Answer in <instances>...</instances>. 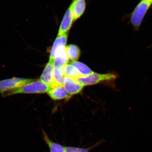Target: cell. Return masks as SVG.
I'll return each instance as SVG.
<instances>
[{"label":"cell","mask_w":152,"mask_h":152,"mask_svg":"<svg viewBox=\"0 0 152 152\" xmlns=\"http://www.w3.org/2000/svg\"><path fill=\"white\" fill-rule=\"evenodd\" d=\"M50 97L54 100L70 99L71 96L66 91L63 86H56L51 88L48 92Z\"/></svg>","instance_id":"10"},{"label":"cell","mask_w":152,"mask_h":152,"mask_svg":"<svg viewBox=\"0 0 152 152\" xmlns=\"http://www.w3.org/2000/svg\"><path fill=\"white\" fill-rule=\"evenodd\" d=\"M66 152H89V149L88 148H79L72 147H66Z\"/></svg>","instance_id":"17"},{"label":"cell","mask_w":152,"mask_h":152,"mask_svg":"<svg viewBox=\"0 0 152 152\" xmlns=\"http://www.w3.org/2000/svg\"><path fill=\"white\" fill-rule=\"evenodd\" d=\"M71 64L72 65L75 67L81 76L88 75L94 72H93L89 67L83 63L77 61H72Z\"/></svg>","instance_id":"15"},{"label":"cell","mask_w":152,"mask_h":152,"mask_svg":"<svg viewBox=\"0 0 152 152\" xmlns=\"http://www.w3.org/2000/svg\"><path fill=\"white\" fill-rule=\"evenodd\" d=\"M51 87L40 80H35L29 83L20 87L16 89L6 92L3 94V97H7L18 94H43L48 93Z\"/></svg>","instance_id":"1"},{"label":"cell","mask_w":152,"mask_h":152,"mask_svg":"<svg viewBox=\"0 0 152 152\" xmlns=\"http://www.w3.org/2000/svg\"><path fill=\"white\" fill-rule=\"evenodd\" d=\"M69 60V58L65 48L57 54L53 61L54 67L63 68L67 64Z\"/></svg>","instance_id":"12"},{"label":"cell","mask_w":152,"mask_h":152,"mask_svg":"<svg viewBox=\"0 0 152 152\" xmlns=\"http://www.w3.org/2000/svg\"><path fill=\"white\" fill-rule=\"evenodd\" d=\"M152 5V0H141L131 13L130 21L135 31H139L143 20Z\"/></svg>","instance_id":"2"},{"label":"cell","mask_w":152,"mask_h":152,"mask_svg":"<svg viewBox=\"0 0 152 152\" xmlns=\"http://www.w3.org/2000/svg\"><path fill=\"white\" fill-rule=\"evenodd\" d=\"M42 131L43 138L48 147L50 152H66L65 147L52 141L46 133Z\"/></svg>","instance_id":"11"},{"label":"cell","mask_w":152,"mask_h":152,"mask_svg":"<svg viewBox=\"0 0 152 152\" xmlns=\"http://www.w3.org/2000/svg\"><path fill=\"white\" fill-rule=\"evenodd\" d=\"M63 86L71 96L80 93L84 87L75 79L66 77H65Z\"/></svg>","instance_id":"8"},{"label":"cell","mask_w":152,"mask_h":152,"mask_svg":"<svg viewBox=\"0 0 152 152\" xmlns=\"http://www.w3.org/2000/svg\"><path fill=\"white\" fill-rule=\"evenodd\" d=\"M68 37V34L57 36L52 47L49 61H53L59 52L65 48Z\"/></svg>","instance_id":"6"},{"label":"cell","mask_w":152,"mask_h":152,"mask_svg":"<svg viewBox=\"0 0 152 152\" xmlns=\"http://www.w3.org/2000/svg\"><path fill=\"white\" fill-rule=\"evenodd\" d=\"M87 3L86 0H72L69 5L75 22L83 17L86 10Z\"/></svg>","instance_id":"7"},{"label":"cell","mask_w":152,"mask_h":152,"mask_svg":"<svg viewBox=\"0 0 152 152\" xmlns=\"http://www.w3.org/2000/svg\"><path fill=\"white\" fill-rule=\"evenodd\" d=\"M34 79L13 77L0 81V93L16 89L34 81Z\"/></svg>","instance_id":"4"},{"label":"cell","mask_w":152,"mask_h":152,"mask_svg":"<svg viewBox=\"0 0 152 152\" xmlns=\"http://www.w3.org/2000/svg\"><path fill=\"white\" fill-rule=\"evenodd\" d=\"M63 73L65 77L76 80L81 75L75 67L72 64H66L63 67Z\"/></svg>","instance_id":"14"},{"label":"cell","mask_w":152,"mask_h":152,"mask_svg":"<svg viewBox=\"0 0 152 152\" xmlns=\"http://www.w3.org/2000/svg\"><path fill=\"white\" fill-rule=\"evenodd\" d=\"M53 75L54 80V86L53 87L63 86L64 79L65 77L63 73V68L54 67Z\"/></svg>","instance_id":"16"},{"label":"cell","mask_w":152,"mask_h":152,"mask_svg":"<svg viewBox=\"0 0 152 152\" xmlns=\"http://www.w3.org/2000/svg\"><path fill=\"white\" fill-rule=\"evenodd\" d=\"M75 21L70 7L69 6L66 10L60 23L58 36L68 34Z\"/></svg>","instance_id":"5"},{"label":"cell","mask_w":152,"mask_h":152,"mask_svg":"<svg viewBox=\"0 0 152 152\" xmlns=\"http://www.w3.org/2000/svg\"><path fill=\"white\" fill-rule=\"evenodd\" d=\"M117 78L115 74H100L94 72L88 75L80 76L76 80L84 86L97 84L102 82L114 80Z\"/></svg>","instance_id":"3"},{"label":"cell","mask_w":152,"mask_h":152,"mask_svg":"<svg viewBox=\"0 0 152 152\" xmlns=\"http://www.w3.org/2000/svg\"><path fill=\"white\" fill-rule=\"evenodd\" d=\"M53 71V61H49V62L45 66L39 79L42 82L50 87L51 88L54 86Z\"/></svg>","instance_id":"9"},{"label":"cell","mask_w":152,"mask_h":152,"mask_svg":"<svg viewBox=\"0 0 152 152\" xmlns=\"http://www.w3.org/2000/svg\"><path fill=\"white\" fill-rule=\"evenodd\" d=\"M152 48V44H151V45H150L148 47V48Z\"/></svg>","instance_id":"18"},{"label":"cell","mask_w":152,"mask_h":152,"mask_svg":"<svg viewBox=\"0 0 152 152\" xmlns=\"http://www.w3.org/2000/svg\"><path fill=\"white\" fill-rule=\"evenodd\" d=\"M66 52L69 59L72 61H77L80 55V50L75 45H70L65 48Z\"/></svg>","instance_id":"13"}]
</instances>
